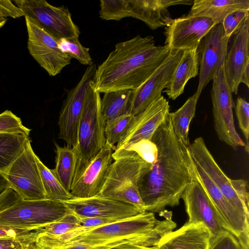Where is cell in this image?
Masks as SVG:
<instances>
[{"label": "cell", "instance_id": "cell-43", "mask_svg": "<svg viewBox=\"0 0 249 249\" xmlns=\"http://www.w3.org/2000/svg\"><path fill=\"white\" fill-rule=\"evenodd\" d=\"M81 228L83 229H90L121 220L99 217H79ZM124 220V219H123Z\"/></svg>", "mask_w": 249, "mask_h": 249}, {"label": "cell", "instance_id": "cell-34", "mask_svg": "<svg viewBox=\"0 0 249 249\" xmlns=\"http://www.w3.org/2000/svg\"><path fill=\"white\" fill-rule=\"evenodd\" d=\"M99 17L105 20L119 21L128 17V0H101Z\"/></svg>", "mask_w": 249, "mask_h": 249}, {"label": "cell", "instance_id": "cell-42", "mask_svg": "<svg viewBox=\"0 0 249 249\" xmlns=\"http://www.w3.org/2000/svg\"><path fill=\"white\" fill-rule=\"evenodd\" d=\"M0 16L18 18L23 16L21 10L12 1L0 0Z\"/></svg>", "mask_w": 249, "mask_h": 249}, {"label": "cell", "instance_id": "cell-12", "mask_svg": "<svg viewBox=\"0 0 249 249\" xmlns=\"http://www.w3.org/2000/svg\"><path fill=\"white\" fill-rule=\"evenodd\" d=\"M96 68L94 63L88 66L77 85L68 91L61 109L58 122V138L65 141L69 147L77 145L78 124L86 93Z\"/></svg>", "mask_w": 249, "mask_h": 249}, {"label": "cell", "instance_id": "cell-25", "mask_svg": "<svg viewBox=\"0 0 249 249\" xmlns=\"http://www.w3.org/2000/svg\"><path fill=\"white\" fill-rule=\"evenodd\" d=\"M198 71L197 49L183 51L181 59L163 92L166 93L169 98L176 99L183 93L188 81L197 76Z\"/></svg>", "mask_w": 249, "mask_h": 249}, {"label": "cell", "instance_id": "cell-46", "mask_svg": "<svg viewBox=\"0 0 249 249\" xmlns=\"http://www.w3.org/2000/svg\"><path fill=\"white\" fill-rule=\"evenodd\" d=\"M109 249H158L157 246L152 247H145L133 244L131 242L122 243Z\"/></svg>", "mask_w": 249, "mask_h": 249}, {"label": "cell", "instance_id": "cell-29", "mask_svg": "<svg viewBox=\"0 0 249 249\" xmlns=\"http://www.w3.org/2000/svg\"><path fill=\"white\" fill-rule=\"evenodd\" d=\"M132 90H121L104 93L101 99V112L106 122L129 113Z\"/></svg>", "mask_w": 249, "mask_h": 249}, {"label": "cell", "instance_id": "cell-36", "mask_svg": "<svg viewBox=\"0 0 249 249\" xmlns=\"http://www.w3.org/2000/svg\"><path fill=\"white\" fill-rule=\"evenodd\" d=\"M140 235L127 238H121L110 240L105 243L95 245H89L73 242L51 246V247L56 249H109L113 246L127 242H131L139 245L140 242Z\"/></svg>", "mask_w": 249, "mask_h": 249}, {"label": "cell", "instance_id": "cell-39", "mask_svg": "<svg viewBox=\"0 0 249 249\" xmlns=\"http://www.w3.org/2000/svg\"><path fill=\"white\" fill-rule=\"evenodd\" d=\"M123 150L135 152L144 161L150 164L154 163L157 159L156 145L150 140H142Z\"/></svg>", "mask_w": 249, "mask_h": 249}, {"label": "cell", "instance_id": "cell-44", "mask_svg": "<svg viewBox=\"0 0 249 249\" xmlns=\"http://www.w3.org/2000/svg\"><path fill=\"white\" fill-rule=\"evenodd\" d=\"M36 241V239H0V249H23L28 244Z\"/></svg>", "mask_w": 249, "mask_h": 249}, {"label": "cell", "instance_id": "cell-19", "mask_svg": "<svg viewBox=\"0 0 249 249\" xmlns=\"http://www.w3.org/2000/svg\"><path fill=\"white\" fill-rule=\"evenodd\" d=\"M62 202L79 217L123 220L144 212L131 204L99 195L89 198H73Z\"/></svg>", "mask_w": 249, "mask_h": 249}, {"label": "cell", "instance_id": "cell-1", "mask_svg": "<svg viewBox=\"0 0 249 249\" xmlns=\"http://www.w3.org/2000/svg\"><path fill=\"white\" fill-rule=\"evenodd\" d=\"M157 159L142 171L138 188L145 211L160 213L179 205L192 179L194 162L187 146L174 131L169 113L151 138Z\"/></svg>", "mask_w": 249, "mask_h": 249}, {"label": "cell", "instance_id": "cell-21", "mask_svg": "<svg viewBox=\"0 0 249 249\" xmlns=\"http://www.w3.org/2000/svg\"><path fill=\"white\" fill-rule=\"evenodd\" d=\"M249 19L234 35L227 51L224 68L232 93L237 94L244 73L249 70Z\"/></svg>", "mask_w": 249, "mask_h": 249}, {"label": "cell", "instance_id": "cell-26", "mask_svg": "<svg viewBox=\"0 0 249 249\" xmlns=\"http://www.w3.org/2000/svg\"><path fill=\"white\" fill-rule=\"evenodd\" d=\"M55 166L52 169L62 185L70 192L79 157L77 147H61L55 143Z\"/></svg>", "mask_w": 249, "mask_h": 249}, {"label": "cell", "instance_id": "cell-30", "mask_svg": "<svg viewBox=\"0 0 249 249\" xmlns=\"http://www.w3.org/2000/svg\"><path fill=\"white\" fill-rule=\"evenodd\" d=\"M36 158L46 199L63 201L74 198L62 185L53 174L52 169L45 166L37 156Z\"/></svg>", "mask_w": 249, "mask_h": 249}, {"label": "cell", "instance_id": "cell-6", "mask_svg": "<svg viewBox=\"0 0 249 249\" xmlns=\"http://www.w3.org/2000/svg\"><path fill=\"white\" fill-rule=\"evenodd\" d=\"M159 222L153 213L145 211L129 218L92 229H83L79 227L54 239L53 241L58 245L73 242L89 245L102 244L144 233Z\"/></svg>", "mask_w": 249, "mask_h": 249}, {"label": "cell", "instance_id": "cell-24", "mask_svg": "<svg viewBox=\"0 0 249 249\" xmlns=\"http://www.w3.org/2000/svg\"><path fill=\"white\" fill-rule=\"evenodd\" d=\"M239 10H249V0H194L188 15L206 17L217 24H221L228 15Z\"/></svg>", "mask_w": 249, "mask_h": 249}, {"label": "cell", "instance_id": "cell-3", "mask_svg": "<svg viewBox=\"0 0 249 249\" xmlns=\"http://www.w3.org/2000/svg\"><path fill=\"white\" fill-rule=\"evenodd\" d=\"M112 158L114 161L98 195L131 204L145 211L138 182L142 171L150 163L135 152L125 150L114 151Z\"/></svg>", "mask_w": 249, "mask_h": 249}, {"label": "cell", "instance_id": "cell-28", "mask_svg": "<svg viewBox=\"0 0 249 249\" xmlns=\"http://www.w3.org/2000/svg\"><path fill=\"white\" fill-rule=\"evenodd\" d=\"M199 98L195 94L188 98L185 103L176 111L170 112L174 131L183 143L188 146V134L191 122L195 115L196 104Z\"/></svg>", "mask_w": 249, "mask_h": 249}, {"label": "cell", "instance_id": "cell-4", "mask_svg": "<svg viewBox=\"0 0 249 249\" xmlns=\"http://www.w3.org/2000/svg\"><path fill=\"white\" fill-rule=\"evenodd\" d=\"M73 213L60 201L24 200L20 197L0 210V225L35 231Z\"/></svg>", "mask_w": 249, "mask_h": 249}, {"label": "cell", "instance_id": "cell-40", "mask_svg": "<svg viewBox=\"0 0 249 249\" xmlns=\"http://www.w3.org/2000/svg\"><path fill=\"white\" fill-rule=\"evenodd\" d=\"M209 249H249L243 247L237 239L229 231L225 230L212 238Z\"/></svg>", "mask_w": 249, "mask_h": 249}, {"label": "cell", "instance_id": "cell-41", "mask_svg": "<svg viewBox=\"0 0 249 249\" xmlns=\"http://www.w3.org/2000/svg\"><path fill=\"white\" fill-rule=\"evenodd\" d=\"M36 233L35 231L18 229L0 225V239H26L35 238L36 240Z\"/></svg>", "mask_w": 249, "mask_h": 249}, {"label": "cell", "instance_id": "cell-48", "mask_svg": "<svg viewBox=\"0 0 249 249\" xmlns=\"http://www.w3.org/2000/svg\"><path fill=\"white\" fill-rule=\"evenodd\" d=\"M36 241H34L28 244L23 249H36Z\"/></svg>", "mask_w": 249, "mask_h": 249}, {"label": "cell", "instance_id": "cell-45", "mask_svg": "<svg viewBox=\"0 0 249 249\" xmlns=\"http://www.w3.org/2000/svg\"><path fill=\"white\" fill-rule=\"evenodd\" d=\"M15 194L12 189L7 187L0 193V210L9 205L14 200Z\"/></svg>", "mask_w": 249, "mask_h": 249}, {"label": "cell", "instance_id": "cell-8", "mask_svg": "<svg viewBox=\"0 0 249 249\" xmlns=\"http://www.w3.org/2000/svg\"><path fill=\"white\" fill-rule=\"evenodd\" d=\"M25 18L58 39L79 38L80 31L69 9L45 0H15Z\"/></svg>", "mask_w": 249, "mask_h": 249}, {"label": "cell", "instance_id": "cell-32", "mask_svg": "<svg viewBox=\"0 0 249 249\" xmlns=\"http://www.w3.org/2000/svg\"><path fill=\"white\" fill-rule=\"evenodd\" d=\"M134 116L127 113L106 122V142L112 146L117 143L132 124Z\"/></svg>", "mask_w": 249, "mask_h": 249}, {"label": "cell", "instance_id": "cell-35", "mask_svg": "<svg viewBox=\"0 0 249 249\" xmlns=\"http://www.w3.org/2000/svg\"><path fill=\"white\" fill-rule=\"evenodd\" d=\"M31 130L23 125L20 118L11 111L6 110L0 114V133L17 134L29 137Z\"/></svg>", "mask_w": 249, "mask_h": 249}, {"label": "cell", "instance_id": "cell-33", "mask_svg": "<svg viewBox=\"0 0 249 249\" xmlns=\"http://www.w3.org/2000/svg\"><path fill=\"white\" fill-rule=\"evenodd\" d=\"M61 50L71 58L77 60L81 64L90 66L93 64L89 53V49L82 45L79 38H61L59 40Z\"/></svg>", "mask_w": 249, "mask_h": 249}, {"label": "cell", "instance_id": "cell-37", "mask_svg": "<svg viewBox=\"0 0 249 249\" xmlns=\"http://www.w3.org/2000/svg\"><path fill=\"white\" fill-rule=\"evenodd\" d=\"M249 19V10H239L228 15L222 24L225 35L229 37L235 35Z\"/></svg>", "mask_w": 249, "mask_h": 249}, {"label": "cell", "instance_id": "cell-14", "mask_svg": "<svg viewBox=\"0 0 249 249\" xmlns=\"http://www.w3.org/2000/svg\"><path fill=\"white\" fill-rule=\"evenodd\" d=\"M181 199L184 201L189 217L187 224H203L210 232L212 238L227 231L216 208L195 173L194 164L192 180L184 191Z\"/></svg>", "mask_w": 249, "mask_h": 249}, {"label": "cell", "instance_id": "cell-13", "mask_svg": "<svg viewBox=\"0 0 249 249\" xmlns=\"http://www.w3.org/2000/svg\"><path fill=\"white\" fill-rule=\"evenodd\" d=\"M25 18L30 55L50 76H56L71 63V58L61 50L59 39Z\"/></svg>", "mask_w": 249, "mask_h": 249}, {"label": "cell", "instance_id": "cell-23", "mask_svg": "<svg viewBox=\"0 0 249 249\" xmlns=\"http://www.w3.org/2000/svg\"><path fill=\"white\" fill-rule=\"evenodd\" d=\"M212 235L202 224H187L163 237L158 249H209Z\"/></svg>", "mask_w": 249, "mask_h": 249}, {"label": "cell", "instance_id": "cell-11", "mask_svg": "<svg viewBox=\"0 0 249 249\" xmlns=\"http://www.w3.org/2000/svg\"><path fill=\"white\" fill-rule=\"evenodd\" d=\"M115 146L106 143L103 148L86 162H77L70 193L74 198H89L99 194L113 162Z\"/></svg>", "mask_w": 249, "mask_h": 249}, {"label": "cell", "instance_id": "cell-18", "mask_svg": "<svg viewBox=\"0 0 249 249\" xmlns=\"http://www.w3.org/2000/svg\"><path fill=\"white\" fill-rule=\"evenodd\" d=\"M193 162L195 173L216 208L227 230L237 239L241 245L249 248V220L235 210L203 169Z\"/></svg>", "mask_w": 249, "mask_h": 249}, {"label": "cell", "instance_id": "cell-10", "mask_svg": "<svg viewBox=\"0 0 249 249\" xmlns=\"http://www.w3.org/2000/svg\"><path fill=\"white\" fill-rule=\"evenodd\" d=\"M211 90L214 128L220 140L233 148L245 146L236 131L232 109V93L224 72V64L212 79Z\"/></svg>", "mask_w": 249, "mask_h": 249}, {"label": "cell", "instance_id": "cell-22", "mask_svg": "<svg viewBox=\"0 0 249 249\" xmlns=\"http://www.w3.org/2000/svg\"><path fill=\"white\" fill-rule=\"evenodd\" d=\"M192 0H128V17L143 22L151 30L165 27L172 19L169 7L193 5Z\"/></svg>", "mask_w": 249, "mask_h": 249}, {"label": "cell", "instance_id": "cell-20", "mask_svg": "<svg viewBox=\"0 0 249 249\" xmlns=\"http://www.w3.org/2000/svg\"><path fill=\"white\" fill-rule=\"evenodd\" d=\"M168 101L161 95L144 110L134 116V120L120 141L114 151L125 149L143 140H150L154 133L168 115Z\"/></svg>", "mask_w": 249, "mask_h": 249}, {"label": "cell", "instance_id": "cell-16", "mask_svg": "<svg viewBox=\"0 0 249 249\" xmlns=\"http://www.w3.org/2000/svg\"><path fill=\"white\" fill-rule=\"evenodd\" d=\"M210 18L187 15L172 19L165 26V45L170 52L197 49L202 38L215 25Z\"/></svg>", "mask_w": 249, "mask_h": 249}, {"label": "cell", "instance_id": "cell-47", "mask_svg": "<svg viewBox=\"0 0 249 249\" xmlns=\"http://www.w3.org/2000/svg\"><path fill=\"white\" fill-rule=\"evenodd\" d=\"M36 249H56L37 241H36Z\"/></svg>", "mask_w": 249, "mask_h": 249}, {"label": "cell", "instance_id": "cell-31", "mask_svg": "<svg viewBox=\"0 0 249 249\" xmlns=\"http://www.w3.org/2000/svg\"><path fill=\"white\" fill-rule=\"evenodd\" d=\"M79 217L71 213L63 216L59 220L48 226L35 230L36 238L44 237L49 239H56L68 232L81 227Z\"/></svg>", "mask_w": 249, "mask_h": 249}, {"label": "cell", "instance_id": "cell-49", "mask_svg": "<svg viewBox=\"0 0 249 249\" xmlns=\"http://www.w3.org/2000/svg\"><path fill=\"white\" fill-rule=\"evenodd\" d=\"M6 22V18L0 16V29L5 25Z\"/></svg>", "mask_w": 249, "mask_h": 249}, {"label": "cell", "instance_id": "cell-27", "mask_svg": "<svg viewBox=\"0 0 249 249\" xmlns=\"http://www.w3.org/2000/svg\"><path fill=\"white\" fill-rule=\"evenodd\" d=\"M29 137L20 134L0 133V171L8 167L22 152ZM8 183L0 174V193Z\"/></svg>", "mask_w": 249, "mask_h": 249}, {"label": "cell", "instance_id": "cell-17", "mask_svg": "<svg viewBox=\"0 0 249 249\" xmlns=\"http://www.w3.org/2000/svg\"><path fill=\"white\" fill-rule=\"evenodd\" d=\"M182 51L171 52L153 74L139 87L132 90L128 113L136 116L161 96L182 55Z\"/></svg>", "mask_w": 249, "mask_h": 249}, {"label": "cell", "instance_id": "cell-2", "mask_svg": "<svg viewBox=\"0 0 249 249\" xmlns=\"http://www.w3.org/2000/svg\"><path fill=\"white\" fill-rule=\"evenodd\" d=\"M166 45H155L154 37L138 35L117 43L96 69L92 84L100 93L139 87L170 53Z\"/></svg>", "mask_w": 249, "mask_h": 249}, {"label": "cell", "instance_id": "cell-15", "mask_svg": "<svg viewBox=\"0 0 249 249\" xmlns=\"http://www.w3.org/2000/svg\"><path fill=\"white\" fill-rule=\"evenodd\" d=\"M230 38L224 33L222 24L215 25L201 40L197 49L199 82L195 94L201 91L224 64Z\"/></svg>", "mask_w": 249, "mask_h": 249}, {"label": "cell", "instance_id": "cell-7", "mask_svg": "<svg viewBox=\"0 0 249 249\" xmlns=\"http://www.w3.org/2000/svg\"><path fill=\"white\" fill-rule=\"evenodd\" d=\"M92 80L86 93L78 127L76 147L79 160L82 162L96 155L106 143L100 93L94 89Z\"/></svg>", "mask_w": 249, "mask_h": 249}, {"label": "cell", "instance_id": "cell-38", "mask_svg": "<svg viewBox=\"0 0 249 249\" xmlns=\"http://www.w3.org/2000/svg\"><path fill=\"white\" fill-rule=\"evenodd\" d=\"M235 111L240 129L246 140L245 150L249 152V104L244 99L238 97L236 102Z\"/></svg>", "mask_w": 249, "mask_h": 249}, {"label": "cell", "instance_id": "cell-5", "mask_svg": "<svg viewBox=\"0 0 249 249\" xmlns=\"http://www.w3.org/2000/svg\"><path fill=\"white\" fill-rule=\"evenodd\" d=\"M188 148L193 160L203 169L235 210L249 220L248 182L243 179L228 178L215 160L201 137L196 138Z\"/></svg>", "mask_w": 249, "mask_h": 249}, {"label": "cell", "instance_id": "cell-9", "mask_svg": "<svg viewBox=\"0 0 249 249\" xmlns=\"http://www.w3.org/2000/svg\"><path fill=\"white\" fill-rule=\"evenodd\" d=\"M36 156L29 138L18 157L8 167L0 171L8 187L24 200L46 199Z\"/></svg>", "mask_w": 249, "mask_h": 249}]
</instances>
